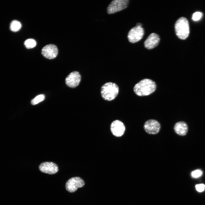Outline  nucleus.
<instances>
[{"instance_id": "obj_12", "label": "nucleus", "mask_w": 205, "mask_h": 205, "mask_svg": "<svg viewBox=\"0 0 205 205\" xmlns=\"http://www.w3.org/2000/svg\"><path fill=\"white\" fill-rule=\"evenodd\" d=\"M159 41V36L155 33H152L145 41L144 43L145 47L148 49L153 48L158 45Z\"/></svg>"}, {"instance_id": "obj_18", "label": "nucleus", "mask_w": 205, "mask_h": 205, "mask_svg": "<svg viewBox=\"0 0 205 205\" xmlns=\"http://www.w3.org/2000/svg\"><path fill=\"white\" fill-rule=\"evenodd\" d=\"M202 16V13L199 12H197L194 13L192 16V19L194 21L199 20Z\"/></svg>"}, {"instance_id": "obj_19", "label": "nucleus", "mask_w": 205, "mask_h": 205, "mask_svg": "<svg viewBox=\"0 0 205 205\" xmlns=\"http://www.w3.org/2000/svg\"><path fill=\"white\" fill-rule=\"evenodd\" d=\"M196 190L198 192H201L204 191L205 189V185L203 184H196L195 186Z\"/></svg>"}, {"instance_id": "obj_3", "label": "nucleus", "mask_w": 205, "mask_h": 205, "mask_svg": "<svg viewBox=\"0 0 205 205\" xmlns=\"http://www.w3.org/2000/svg\"><path fill=\"white\" fill-rule=\"evenodd\" d=\"M176 34L180 39L184 40L188 36L190 31L188 22L185 17L179 18L175 25Z\"/></svg>"}, {"instance_id": "obj_4", "label": "nucleus", "mask_w": 205, "mask_h": 205, "mask_svg": "<svg viewBox=\"0 0 205 205\" xmlns=\"http://www.w3.org/2000/svg\"><path fill=\"white\" fill-rule=\"evenodd\" d=\"M129 3L128 0H114L108 5L107 11L108 14H112L126 8Z\"/></svg>"}, {"instance_id": "obj_2", "label": "nucleus", "mask_w": 205, "mask_h": 205, "mask_svg": "<svg viewBox=\"0 0 205 205\" xmlns=\"http://www.w3.org/2000/svg\"><path fill=\"white\" fill-rule=\"evenodd\" d=\"M119 92V88L115 83L109 82L106 83L101 87V94L105 100L111 101L114 100Z\"/></svg>"}, {"instance_id": "obj_10", "label": "nucleus", "mask_w": 205, "mask_h": 205, "mask_svg": "<svg viewBox=\"0 0 205 205\" xmlns=\"http://www.w3.org/2000/svg\"><path fill=\"white\" fill-rule=\"evenodd\" d=\"M58 53V49L56 46L53 44H49L45 46L42 50V54L43 56L49 59L55 58Z\"/></svg>"}, {"instance_id": "obj_6", "label": "nucleus", "mask_w": 205, "mask_h": 205, "mask_svg": "<svg viewBox=\"0 0 205 205\" xmlns=\"http://www.w3.org/2000/svg\"><path fill=\"white\" fill-rule=\"evenodd\" d=\"M144 34V30L142 27L136 26L132 28L129 31L128 38L129 41L132 43H136L141 40Z\"/></svg>"}, {"instance_id": "obj_5", "label": "nucleus", "mask_w": 205, "mask_h": 205, "mask_svg": "<svg viewBox=\"0 0 205 205\" xmlns=\"http://www.w3.org/2000/svg\"><path fill=\"white\" fill-rule=\"evenodd\" d=\"M85 184L83 180L78 177H73L69 179L65 184V188L69 192H73L77 188L82 187Z\"/></svg>"}, {"instance_id": "obj_8", "label": "nucleus", "mask_w": 205, "mask_h": 205, "mask_svg": "<svg viewBox=\"0 0 205 205\" xmlns=\"http://www.w3.org/2000/svg\"><path fill=\"white\" fill-rule=\"evenodd\" d=\"M81 80V76L79 73L74 71L70 73L65 79L67 85L71 88H74L79 84Z\"/></svg>"}, {"instance_id": "obj_14", "label": "nucleus", "mask_w": 205, "mask_h": 205, "mask_svg": "<svg viewBox=\"0 0 205 205\" xmlns=\"http://www.w3.org/2000/svg\"><path fill=\"white\" fill-rule=\"evenodd\" d=\"M21 27V23L17 20H13L10 23V28L11 31L16 32L19 31Z\"/></svg>"}, {"instance_id": "obj_11", "label": "nucleus", "mask_w": 205, "mask_h": 205, "mask_svg": "<svg viewBox=\"0 0 205 205\" xmlns=\"http://www.w3.org/2000/svg\"><path fill=\"white\" fill-rule=\"evenodd\" d=\"M110 130L112 134L116 137L122 136L125 130L124 124L119 120L113 121L110 126Z\"/></svg>"}, {"instance_id": "obj_20", "label": "nucleus", "mask_w": 205, "mask_h": 205, "mask_svg": "<svg viewBox=\"0 0 205 205\" xmlns=\"http://www.w3.org/2000/svg\"><path fill=\"white\" fill-rule=\"evenodd\" d=\"M136 26L142 27V24H141L140 23H138L137 24Z\"/></svg>"}, {"instance_id": "obj_7", "label": "nucleus", "mask_w": 205, "mask_h": 205, "mask_svg": "<svg viewBox=\"0 0 205 205\" xmlns=\"http://www.w3.org/2000/svg\"><path fill=\"white\" fill-rule=\"evenodd\" d=\"M144 128L148 134H155L160 131L161 125L159 122L154 119H149L146 121L144 124Z\"/></svg>"}, {"instance_id": "obj_1", "label": "nucleus", "mask_w": 205, "mask_h": 205, "mask_svg": "<svg viewBox=\"0 0 205 205\" xmlns=\"http://www.w3.org/2000/svg\"><path fill=\"white\" fill-rule=\"evenodd\" d=\"M156 85L153 80L148 79H143L136 84L133 88L137 95L143 96L149 95L155 90Z\"/></svg>"}, {"instance_id": "obj_13", "label": "nucleus", "mask_w": 205, "mask_h": 205, "mask_svg": "<svg viewBox=\"0 0 205 205\" xmlns=\"http://www.w3.org/2000/svg\"><path fill=\"white\" fill-rule=\"evenodd\" d=\"M175 133L180 136H184L187 134L188 130V127L187 123L181 121L176 123L174 126Z\"/></svg>"}, {"instance_id": "obj_15", "label": "nucleus", "mask_w": 205, "mask_h": 205, "mask_svg": "<svg viewBox=\"0 0 205 205\" xmlns=\"http://www.w3.org/2000/svg\"><path fill=\"white\" fill-rule=\"evenodd\" d=\"M35 40L33 39H28L26 40L24 42V44L26 47L28 49L32 48L36 45Z\"/></svg>"}, {"instance_id": "obj_16", "label": "nucleus", "mask_w": 205, "mask_h": 205, "mask_svg": "<svg viewBox=\"0 0 205 205\" xmlns=\"http://www.w3.org/2000/svg\"><path fill=\"white\" fill-rule=\"evenodd\" d=\"M45 99V96L44 95L41 94L38 95L31 100V104L33 105L37 104L44 100Z\"/></svg>"}, {"instance_id": "obj_9", "label": "nucleus", "mask_w": 205, "mask_h": 205, "mask_svg": "<svg viewBox=\"0 0 205 205\" xmlns=\"http://www.w3.org/2000/svg\"><path fill=\"white\" fill-rule=\"evenodd\" d=\"M39 168L41 172L49 174H55L58 170L57 165L51 162H45L41 163L39 166Z\"/></svg>"}, {"instance_id": "obj_17", "label": "nucleus", "mask_w": 205, "mask_h": 205, "mask_svg": "<svg viewBox=\"0 0 205 205\" xmlns=\"http://www.w3.org/2000/svg\"><path fill=\"white\" fill-rule=\"evenodd\" d=\"M202 172L200 170L197 169L192 171L191 173L192 176L194 178H198L200 176Z\"/></svg>"}]
</instances>
